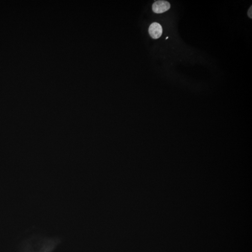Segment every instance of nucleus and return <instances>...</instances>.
Masks as SVG:
<instances>
[{"label":"nucleus","instance_id":"f257e3e1","mask_svg":"<svg viewBox=\"0 0 252 252\" xmlns=\"http://www.w3.org/2000/svg\"><path fill=\"white\" fill-rule=\"evenodd\" d=\"M170 8V4L165 1H158L155 2L152 5L153 12L157 14H161L168 11Z\"/></svg>","mask_w":252,"mask_h":252},{"label":"nucleus","instance_id":"f03ea898","mask_svg":"<svg viewBox=\"0 0 252 252\" xmlns=\"http://www.w3.org/2000/svg\"><path fill=\"white\" fill-rule=\"evenodd\" d=\"M148 32L152 38L155 39H158L162 35V27L158 23L156 22L152 23L148 29Z\"/></svg>","mask_w":252,"mask_h":252},{"label":"nucleus","instance_id":"7ed1b4c3","mask_svg":"<svg viewBox=\"0 0 252 252\" xmlns=\"http://www.w3.org/2000/svg\"><path fill=\"white\" fill-rule=\"evenodd\" d=\"M248 15L250 18H252V6H251L249 9V11H248Z\"/></svg>","mask_w":252,"mask_h":252},{"label":"nucleus","instance_id":"20e7f679","mask_svg":"<svg viewBox=\"0 0 252 252\" xmlns=\"http://www.w3.org/2000/svg\"><path fill=\"white\" fill-rule=\"evenodd\" d=\"M168 38H169L168 36H167V37L166 38V39H167Z\"/></svg>","mask_w":252,"mask_h":252}]
</instances>
